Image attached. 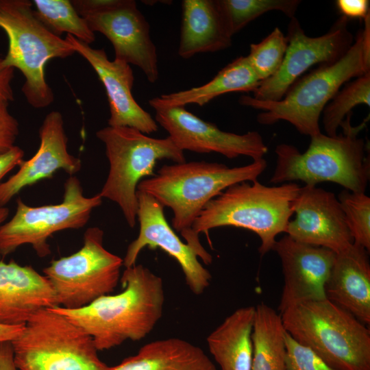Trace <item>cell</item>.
I'll use <instances>...</instances> for the list:
<instances>
[{
  "instance_id": "obj_1",
  "label": "cell",
  "mask_w": 370,
  "mask_h": 370,
  "mask_svg": "<svg viewBox=\"0 0 370 370\" xmlns=\"http://www.w3.org/2000/svg\"><path fill=\"white\" fill-rule=\"evenodd\" d=\"M122 291L76 309L49 308L64 316L92 338L98 351L147 336L161 318L165 300L162 279L142 264L125 268Z\"/></svg>"
},
{
  "instance_id": "obj_2",
  "label": "cell",
  "mask_w": 370,
  "mask_h": 370,
  "mask_svg": "<svg viewBox=\"0 0 370 370\" xmlns=\"http://www.w3.org/2000/svg\"><path fill=\"white\" fill-rule=\"evenodd\" d=\"M267 167L263 158L249 164L229 167L224 164L192 161L164 164L153 176L143 179L137 190L147 193L173 211V228L179 232L206 264L212 256L202 246L193 225L205 206L229 186L258 179Z\"/></svg>"
},
{
  "instance_id": "obj_3",
  "label": "cell",
  "mask_w": 370,
  "mask_h": 370,
  "mask_svg": "<svg viewBox=\"0 0 370 370\" xmlns=\"http://www.w3.org/2000/svg\"><path fill=\"white\" fill-rule=\"evenodd\" d=\"M370 71V14L355 41L337 60L321 64L299 78L278 101H260L241 96V105L262 110L257 116L261 125L286 121L301 134L310 137L321 132L319 119L325 106L340 88L352 78Z\"/></svg>"
},
{
  "instance_id": "obj_4",
  "label": "cell",
  "mask_w": 370,
  "mask_h": 370,
  "mask_svg": "<svg viewBox=\"0 0 370 370\" xmlns=\"http://www.w3.org/2000/svg\"><path fill=\"white\" fill-rule=\"evenodd\" d=\"M350 116L348 114L341 124V134L330 136L320 132L311 136L304 152L293 145H278L275 150L276 166L269 182L277 185L299 180L305 185L316 186L331 182L349 191L365 193L370 162L365 154V141L358 134L365 123L353 127Z\"/></svg>"
},
{
  "instance_id": "obj_5",
  "label": "cell",
  "mask_w": 370,
  "mask_h": 370,
  "mask_svg": "<svg viewBox=\"0 0 370 370\" xmlns=\"http://www.w3.org/2000/svg\"><path fill=\"white\" fill-rule=\"evenodd\" d=\"M299 189L295 182L269 186L256 180L234 184L205 206L193 230L198 236L222 226L249 230L259 236L258 251L264 256L272 250L276 236L286 232Z\"/></svg>"
},
{
  "instance_id": "obj_6",
  "label": "cell",
  "mask_w": 370,
  "mask_h": 370,
  "mask_svg": "<svg viewBox=\"0 0 370 370\" xmlns=\"http://www.w3.org/2000/svg\"><path fill=\"white\" fill-rule=\"evenodd\" d=\"M280 315L285 331L332 368L370 370L369 329L327 298L297 304Z\"/></svg>"
},
{
  "instance_id": "obj_7",
  "label": "cell",
  "mask_w": 370,
  "mask_h": 370,
  "mask_svg": "<svg viewBox=\"0 0 370 370\" xmlns=\"http://www.w3.org/2000/svg\"><path fill=\"white\" fill-rule=\"evenodd\" d=\"M0 27L8 40L2 66L21 72L25 77L22 92L30 106H49L54 95L45 79V66L51 59L66 58L75 51L65 39L52 34L39 21L28 0H0Z\"/></svg>"
},
{
  "instance_id": "obj_8",
  "label": "cell",
  "mask_w": 370,
  "mask_h": 370,
  "mask_svg": "<svg viewBox=\"0 0 370 370\" xmlns=\"http://www.w3.org/2000/svg\"><path fill=\"white\" fill-rule=\"evenodd\" d=\"M96 136L104 143L110 164L108 177L99 194L102 199L115 202L133 228L138 209V183L155 175L153 169L159 160L185 162L184 151L169 136L156 138L128 127L108 126L98 130Z\"/></svg>"
},
{
  "instance_id": "obj_9",
  "label": "cell",
  "mask_w": 370,
  "mask_h": 370,
  "mask_svg": "<svg viewBox=\"0 0 370 370\" xmlns=\"http://www.w3.org/2000/svg\"><path fill=\"white\" fill-rule=\"evenodd\" d=\"M18 370H109L92 338L64 316L41 309L11 341Z\"/></svg>"
},
{
  "instance_id": "obj_10",
  "label": "cell",
  "mask_w": 370,
  "mask_h": 370,
  "mask_svg": "<svg viewBox=\"0 0 370 370\" xmlns=\"http://www.w3.org/2000/svg\"><path fill=\"white\" fill-rule=\"evenodd\" d=\"M103 235L98 227L88 228L77 251L52 260L43 269L55 292L58 306L84 307L113 292L120 282L123 260L104 247Z\"/></svg>"
},
{
  "instance_id": "obj_11",
  "label": "cell",
  "mask_w": 370,
  "mask_h": 370,
  "mask_svg": "<svg viewBox=\"0 0 370 370\" xmlns=\"http://www.w3.org/2000/svg\"><path fill=\"white\" fill-rule=\"evenodd\" d=\"M101 203L99 193L90 197L84 195L81 182L75 175L64 182L60 204L32 207L18 198L14 215L0 226V256L4 257L27 244L40 258L49 255V238L59 231L83 227Z\"/></svg>"
},
{
  "instance_id": "obj_12",
  "label": "cell",
  "mask_w": 370,
  "mask_h": 370,
  "mask_svg": "<svg viewBox=\"0 0 370 370\" xmlns=\"http://www.w3.org/2000/svg\"><path fill=\"white\" fill-rule=\"evenodd\" d=\"M347 18L341 16L325 34L307 36L295 17L288 27L287 49L277 72L262 81L253 92L260 101L281 100L288 88L312 66L333 62L342 57L354 42Z\"/></svg>"
},
{
  "instance_id": "obj_13",
  "label": "cell",
  "mask_w": 370,
  "mask_h": 370,
  "mask_svg": "<svg viewBox=\"0 0 370 370\" xmlns=\"http://www.w3.org/2000/svg\"><path fill=\"white\" fill-rule=\"evenodd\" d=\"M155 121L169 134V137L182 151L205 153L215 152L227 158L240 156L254 160L263 158L268 148L256 131L237 134L220 130L205 121L185 107L153 106Z\"/></svg>"
},
{
  "instance_id": "obj_14",
  "label": "cell",
  "mask_w": 370,
  "mask_h": 370,
  "mask_svg": "<svg viewBox=\"0 0 370 370\" xmlns=\"http://www.w3.org/2000/svg\"><path fill=\"white\" fill-rule=\"evenodd\" d=\"M95 33L112 43L115 60L138 66L150 83L159 78L156 47L149 34V24L133 0H117L106 8L81 15Z\"/></svg>"
},
{
  "instance_id": "obj_15",
  "label": "cell",
  "mask_w": 370,
  "mask_h": 370,
  "mask_svg": "<svg viewBox=\"0 0 370 370\" xmlns=\"http://www.w3.org/2000/svg\"><path fill=\"white\" fill-rule=\"evenodd\" d=\"M136 196L139 232L128 245L123 259L125 268L136 264L139 254L145 247L160 248L178 262L189 289L196 295L202 294L212 279L209 271L201 264L195 251L184 243L169 225L164 207L147 193L136 190Z\"/></svg>"
},
{
  "instance_id": "obj_16",
  "label": "cell",
  "mask_w": 370,
  "mask_h": 370,
  "mask_svg": "<svg viewBox=\"0 0 370 370\" xmlns=\"http://www.w3.org/2000/svg\"><path fill=\"white\" fill-rule=\"evenodd\" d=\"M292 208L295 219L289 221L285 233L293 239L336 254L354 243L341 204L333 193L304 185L300 187Z\"/></svg>"
},
{
  "instance_id": "obj_17",
  "label": "cell",
  "mask_w": 370,
  "mask_h": 370,
  "mask_svg": "<svg viewBox=\"0 0 370 370\" xmlns=\"http://www.w3.org/2000/svg\"><path fill=\"white\" fill-rule=\"evenodd\" d=\"M272 250L280 258L284 276L280 314L297 304L326 298L325 284L336 253L298 242L287 234L276 240Z\"/></svg>"
},
{
  "instance_id": "obj_18",
  "label": "cell",
  "mask_w": 370,
  "mask_h": 370,
  "mask_svg": "<svg viewBox=\"0 0 370 370\" xmlns=\"http://www.w3.org/2000/svg\"><path fill=\"white\" fill-rule=\"evenodd\" d=\"M65 40L89 63L103 85L110 112L108 126L132 127L147 135L158 130L155 119L133 97L134 76L130 64L110 60L103 49H94L71 35Z\"/></svg>"
},
{
  "instance_id": "obj_19",
  "label": "cell",
  "mask_w": 370,
  "mask_h": 370,
  "mask_svg": "<svg viewBox=\"0 0 370 370\" xmlns=\"http://www.w3.org/2000/svg\"><path fill=\"white\" fill-rule=\"evenodd\" d=\"M40 145L29 160H23L18 171L0 184V206H5L23 188L51 178L58 170L74 175L82 167L81 160L69 153L64 120L58 111L45 116L39 129Z\"/></svg>"
},
{
  "instance_id": "obj_20",
  "label": "cell",
  "mask_w": 370,
  "mask_h": 370,
  "mask_svg": "<svg viewBox=\"0 0 370 370\" xmlns=\"http://www.w3.org/2000/svg\"><path fill=\"white\" fill-rule=\"evenodd\" d=\"M58 306L55 292L45 275L31 266L0 260V324L24 325L41 309Z\"/></svg>"
},
{
  "instance_id": "obj_21",
  "label": "cell",
  "mask_w": 370,
  "mask_h": 370,
  "mask_svg": "<svg viewBox=\"0 0 370 370\" xmlns=\"http://www.w3.org/2000/svg\"><path fill=\"white\" fill-rule=\"evenodd\" d=\"M369 251L353 243L336 254L325 284L326 298L354 315L365 325L370 323V263Z\"/></svg>"
},
{
  "instance_id": "obj_22",
  "label": "cell",
  "mask_w": 370,
  "mask_h": 370,
  "mask_svg": "<svg viewBox=\"0 0 370 370\" xmlns=\"http://www.w3.org/2000/svg\"><path fill=\"white\" fill-rule=\"evenodd\" d=\"M179 56L184 59L201 53H213L232 45L217 0H183Z\"/></svg>"
},
{
  "instance_id": "obj_23",
  "label": "cell",
  "mask_w": 370,
  "mask_h": 370,
  "mask_svg": "<svg viewBox=\"0 0 370 370\" xmlns=\"http://www.w3.org/2000/svg\"><path fill=\"white\" fill-rule=\"evenodd\" d=\"M255 306L238 308L207 337L210 353L221 370H251Z\"/></svg>"
},
{
  "instance_id": "obj_24",
  "label": "cell",
  "mask_w": 370,
  "mask_h": 370,
  "mask_svg": "<svg viewBox=\"0 0 370 370\" xmlns=\"http://www.w3.org/2000/svg\"><path fill=\"white\" fill-rule=\"evenodd\" d=\"M109 370H217L199 347L179 338L156 340Z\"/></svg>"
},
{
  "instance_id": "obj_25",
  "label": "cell",
  "mask_w": 370,
  "mask_h": 370,
  "mask_svg": "<svg viewBox=\"0 0 370 370\" xmlns=\"http://www.w3.org/2000/svg\"><path fill=\"white\" fill-rule=\"evenodd\" d=\"M260 81L247 56H240L221 69L208 82L201 86L161 95L149 101L153 106L185 107L189 104L204 106L214 98L232 92H254Z\"/></svg>"
},
{
  "instance_id": "obj_26",
  "label": "cell",
  "mask_w": 370,
  "mask_h": 370,
  "mask_svg": "<svg viewBox=\"0 0 370 370\" xmlns=\"http://www.w3.org/2000/svg\"><path fill=\"white\" fill-rule=\"evenodd\" d=\"M281 315L262 302L255 306L251 370H286Z\"/></svg>"
},
{
  "instance_id": "obj_27",
  "label": "cell",
  "mask_w": 370,
  "mask_h": 370,
  "mask_svg": "<svg viewBox=\"0 0 370 370\" xmlns=\"http://www.w3.org/2000/svg\"><path fill=\"white\" fill-rule=\"evenodd\" d=\"M34 12L52 34L60 37L67 33L88 45L95 40V33L75 10L69 0H34Z\"/></svg>"
},
{
  "instance_id": "obj_28",
  "label": "cell",
  "mask_w": 370,
  "mask_h": 370,
  "mask_svg": "<svg viewBox=\"0 0 370 370\" xmlns=\"http://www.w3.org/2000/svg\"><path fill=\"white\" fill-rule=\"evenodd\" d=\"M217 5L230 35L233 36L264 13L277 10L292 18L301 1L299 0H217Z\"/></svg>"
},
{
  "instance_id": "obj_29",
  "label": "cell",
  "mask_w": 370,
  "mask_h": 370,
  "mask_svg": "<svg viewBox=\"0 0 370 370\" xmlns=\"http://www.w3.org/2000/svg\"><path fill=\"white\" fill-rule=\"evenodd\" d=\"M360 104L370 106V71L346 84L325 106L322 122L326 135H337L342 122Z\"/></svg>"
},
{
  "instance_id": "obj_30",
  "label": "cell",
  "mask_w": 370,
  "mask_h": 370,
  "mask_svg": "<svg viewBox=\"0 0 370 370\" xmlns=\"http://www.w3.org/2000/svg\"><path fill=\"white\" fill-rule=\"evenodd\" d=\"M354 243L370 251V197L344 189L338 195Z\"/></svg>"
},
{
  "instance_id": "obj_31",
  "label": "cell",
  "mask_w": 370,
  "mask_h": 370,
  "mask_svg": "<svg viewBox=\"0 0 370 370\" xmlns=\"http://www.w3.org/2000/svg\"><path fill=\"white\" fill-rule=\"evenodd\" d=\"M287 44L286 36L275 27L262 41L250 45L247 57L260 82L277 72L284 60Z\"/></svg>"
},
{
  "instance_id": "obj_32",
  "label": "cell",
  "mask_w": 370,
  "mask_h": 370,
  "mask_svg": "<svg viewBox=\"0 0 370 370\" xmlns=\"http://www.w3.org/2000/svg\"><path fill=\"white\" fill-rule=\"evenodd\" d=\"M286 370H336L308 347L284 332Z\"/></svg>"
},
{
  "instance_id": "obj_33",
  "label": "cell",
  "mask_w": 370,
  "mask_h": 370,
  "mask_svg": "<svg viewBox=\"0 0 370 370\" xmlns=\"http://www.w3.org/2000/svg\"><path fill=\"white\" fill-rule=\"evenodd\" d=\"M9 102L0 101V155L14 146L19 124L8 110Z\"/></svg>"
},
{
  "instance_id": "obj_34",
  "label": "cell",
  "mask_w": 370,
  "mask_h": 370,
  "mask_svg": "<svg viewBox=\"0 0 370 370\" xmlns=\"http://www.w3.org/2000/svg\"><path fill=\"white\" fill-rule=\"evenodd\" d=\"M337 8L342 16L349 18H362L369 13V1L367 0H338Z\"/></svg>"
},
{
  "instance_id": "obj_35",
  "label": "cell",
  "mask_w": 370,
  "mask_h": 370,
  "mask_svg": "<svg viewBox=\"0 0 370 370\" xmlns=\"http://www.w3.org/2000/svg\"><path fill=\"white\" fill-rule=\"evenodd\" d=\"M23 150L14 145L8 151L0 155V184L3 177L23 161Z\"/></svg>"
},
{
  "instance_id": "obj_36",
  "label": "cell",
  "mask_w": 370,
  "mask_h": 370,
  "mask_svg": "<svg viewBox=\"0 0 370 370\" xmlns=\"http://www.w3.org/2000/svg\"><path fill=\"white\" fill-rule=\"evenodd\" d=\"M14 69L5 68L1 64L0 58V101H13L14 100V92L11 82L14 76Z\"/></svg>"
},
{
  "instance_id": "obj_37",
  "label": "cell",
  "mask_w": 370,
  "mask_h": 370,
  "mask_svg": "<svg viewBox=\"0 0 370 370\" xmlns=\"http://www.w3.org/2000/svg\"><path fill=\"white\" fill-rule=\"evenodd\" d=\"M0 370H18L14 362L11 341L0 343Z\"/></svg>"
},
{
  "instance_id": "obj_38",
  "label": "cell",
  "mask_w": 370,
  "mask_h": 370,
  "mask_svg": "<svg viewBox=\"0 0 370 370\" xmlns=\"http://www.w3.org/2000/svg\"><path fill=\"white\" fill-rule=\"evenodd\" d=\"M24 325L11 326L0 324V343L12 341L21 333Z\"/></svg>"
},
{
  "instance_id": "obj_39",
  "label": "cell",
  "mask_w": 370,
  "mask_h": 370,
  "mask_svg": "<svg viewBox=\"0 0 370 370\" xmlns=\"http://www.w3.org/2000/svg\"><path fill=\"white\" fill-rule=\"evenodd\" d=\"M9 215V209L5 206H0V226L3 224V222L7 219ZM0 256V259H1Z\"/></svg>"
}]
</instances>
